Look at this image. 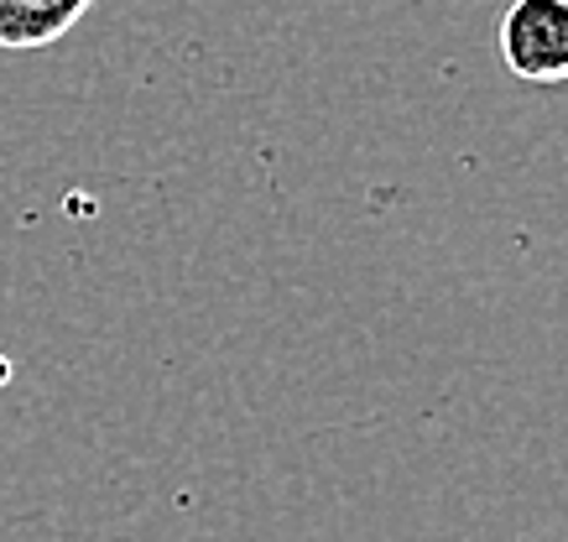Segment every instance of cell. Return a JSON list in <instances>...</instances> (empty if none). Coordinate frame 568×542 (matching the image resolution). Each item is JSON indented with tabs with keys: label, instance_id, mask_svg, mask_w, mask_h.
I'll use <instances>...</instances> for the list:
<instances>
[{
	"label": "cell",
	"instance_id": "obj_1",
	"mask_svg": "<svg viewBox=\"0 0 568 542\" xmlns=\"http://www.w3.org/2000/svg\"><path fill=\"white\" fill-rule=\"evenodd\" d=\"M496 48L506 73L521 84H568V0H506Z\"/></svg>",
	"mask_w": 568,
	"mask_h": 542
},
{
	"label": "cell",
	"instance_id": "obj_2",
	"mask_svg": "<svg viewBox=\"0 0 568 542\" xmlns=\"http://www.w3.org/2000/svg\"><path fill=\"white\" fill-rule=\"evenodd\" d=\"M94 0H0V48L37 53L58 37H69L89 17Z\"/></svg>",
	"mask_w": 568,
	"mask_h": 542
}]
</instances>
